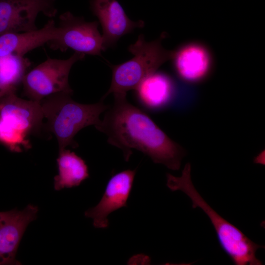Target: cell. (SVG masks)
I'll list each match as a JSON object with an SVG mask.
<instances>
[{"label":"cell","instance_id":"obj_10","mask_svg":"<svg viewBox=\"0 0 265 265\" xmlns=\"http://www.w3.org/2000/svg\"><path fill=\"white\" fill-rule=\"evenodd\" d=\"M91 8L103 28V44L105 50L116 45L119 39L136 28L144 26L143 21H133L127 16L116 0H92Z\"/></svg>","mask_w":265,"mask_h":265},{"label":"cell","instance_id":"obj_14","mask_svg":"<svg viewBox=\"0 0 265 265\" xmlns=\"http://www.w3.org/2000/svg\"><path fill=\"white\" fill-rule=\"evenodd\" d=\"M134 90L143 106L152 110H159L171 103L175 86L169 76L156 71L145 78Z\"/></svg>","mask_w":265,"mask_h":265},{"label":"cell","instance_id":"obj_6","mask_svg":"<svg viewBox=\"0 0 265 265\" xmlns=\"http://www.w3.org/2000/svg\"><path fill=\"white\" fill-rule=\"evenodd\" d=\"M85 55L75 52L67 59L48 57L24 77V94L29 100L38 102L57 93L72 95L73 91L69 83L70 71L74 63L83 59Z\"/></svg>","mask_w":265,"mask_h":265},{"label":"cell","instance_id":"obj_11","mask_svg":"<svg viewBox=\"0 0 265 265\" xmlns=\"http://www.w3.org/2000/svg\"><path fill=\"white\" fill-rule=\"evenodd\" d=\"M177 76L185 82L197 83L204 81L212 69L211 52L204 45L190 42L174 51L171 59Z\"/></svg>","mask_w":265,"mask_h":265},{"label":"cell","instance_id":"obj_9","mask_svg":"<svg viewBox=\"0 0 265 265\" xmlns=\"http://www.w3.org/2000/svg\"><path fill=\"white\" fill-rule=\"evenodd\" d=\"M135 173L136 169H128L112 176L99 203L85 212L86 217L92 219L95 228H106L108 215L127 206Z\"/></svg>","mask_w":265,"mask_h":265},{"label":"cell","instance_id":"obj_12","mask_svg":"<svg viewBox=\"0 0 265 265\" xmlns=\"http://www.w3.org/2000/svg\"><path fill=\"white\" fill-rule=\"evenodd\" d=\"M38 209L28 205L23 210L8 211L0 225V265H19L16 253L23 234L28 226L36 218Z\"/></svg>","mask_w":265,"mask_h":265},{"label":"cell","instance_id":"obj_1","mask_svg":"<svg viewBox=\"0 0 265 265\" xmlns=\"http://www.w3.org/2000/svg\"><path fill=\"white\" fill-rule=\"evenodd\" d=\"M95 127L110 144L121 149L128 161L132 149L149 156L156 163L180 169L185 151L171 139L144 111L128 101L126 95H114L113 104Z\"/></svg>","mask_w":265,"mask_h":265},{"label":"cell","instance_id":"obj_7","mask_svg":"<svg viewBox=\"0 0 265 265\" xmlns=\"http://www.w3.org/2000/svg\"><path fill=\"white\" fill-rule=\"evenodd\" d=\"M59 19L61 32L57 39L47 43L51 49L64 52L71 49L85 54L102 55V51L105 50L98 22H86L70 12L62 14Z\"/></svg>","mask_w":265,"mask_h":265},{"label":"cell","instance_id":"obj_13","mask_svg":"<svg viewBox=\"0 0 265 265\" xmlns=\"http://www.w3.org/2000/svg\"><path fill=\"white\" fill-rule=\"evenodd\" d=\"M60 32V28L51 19L39 29L2 34L0 35V56H24L28 52L57 39Z\"/></svg>","mask_w":265,"mask_h":265},{"label":"cell","instance_id":"obj_16","mask_svg":"<svg viewBox=\"0 0 265 265\" xmlns=\"http://www.w3.org/2000/svg\"><path fill=\"white\" fill-rule=\"evenodd\" d=\"M30 65L29 60L24 56H0V84L16 87L22 82Z\"/></svg>","mask_w":265,"mask_h":265},{"label":"cell","instance_id":"obj_5","mask_svg":"<svg viewBox=\"0 0 265 265\" xmlns=\"http://www.w3.org/2000/svg\"><path fill=\"white\" fill-rule=\"evenodd\" d=\"M43 118L40 102L7 94L0 99V143L13 152L28 149L29 137L40 130Z\"/></svg>","mask_w":265,"mask_h":265},{"label":"cell","instance_id":"obj_18","mask_svg":"<svg viewBox=\"0 0 265 265\" xmlns=\"http://www.w3.org/2000/svg\"><path fill=\"white\" fill-rule=\"evenodd\" d=\"M8 214V211L0 212V225L4 221Z\"/></svg>","mask_w":265,"mask_h":265},{"label":"cell","instance_id":"obj_8","mask_svg":"<svg viewBox=\"0 0 265 265\" xmlns=\"http://www.w3.org/2000/svg\"><path fill=\"white\" fill-rule=\"evenodd\" d=\"M54 0H0V35L37 29V15L53 18L57 10Z\"/></svg>","mask_w":265,"mask_h":265},{"label":"cell","instance_id":"obj_2","mask_svg":"<svg viewBox=\"0 0 265 265\" xmlns=\"http://www.w3.org/2000/svg\"><path fill=\"white\" fill-rule=\"evenodd\" d=\"M166 186L172 191L180 190L191 200L193 209L200 208L209 218L220 247L236 265H261L256 252L263 246L252 241L241 231L218 214L203 198L191 178V165L187 163L180 177L166 174Z\"/></svg>","mask_w":265,"mask_h":265},{"label":"cell","instance_id":"obj_17","mask_svg":"<svg viewBox=\"0 0 265 265\" xmlns=\"http://www.w3.org/2000/svg\"><path fill=\"white\" fill-rule=\"evenodd\" d=\"M16 89L14 86L0 84V99L10 92L16 91Z\"/></svg>","mask_w":265,"mask_h":265},{"label":"cell","instance_id":"obj_4","mask_svg":"<svg viewBox=\"0 0 265 265\" xmlns=\"http://www.w3.org/2000/svg\"><path fill=\"white\" fill-rule=\"evenodd\" d=\"M164 37L165 34L162 33L158 39L147 42L144 35L140 34L137 41L128 48L133 57L120 64L110 65L112 72L110 86L101 100L111 93L126 95L162 64L171 59L174 51L166 50L161 45Z\"/></svg>","mask_w":265,"mask_h":265},{"label":"cell","instance_id":"obj_3","mask_svg":"<svg viewBox=\"0 0 265 265\" xmlns=\"http://www.w3.org/2000/svg\"><path fill=\"white\" fill-rule=\"evenodd\" d=\"M71 95L57 93L40 101L48 129L57 139L59 152L69 145L77 146L74 140L76 134L87 126L98 125L100 114L108 106L101 100L93 104H80L74 101Z\"/></svg>","mask_w":265,"mask_h":265},{"label":"cell","instance_id":"obj_15","mask_svg":"<svg viewBox=\"0 0 265 265\" xmlns=\"http://www.w3.org/2000/svg\"><path fill=\"white\" fill-rule=\"evenodd\" d=\"M58 174L54 178V188L59 190L79 186L89 177L85 161L74 152L65 149L59 152Z\"/></svg>","mask_w":265,"mask_h":265}]
</instances>
